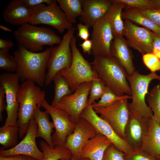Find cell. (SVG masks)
Returning <instances> with one entry per match:
<instances>
[{
  "mask_svg": "<svg viewBox=\"0 0 160 160\" xmlns=\"http://www.w3.org/2000/svg\"><path fill=\"white\" fill-rule=\"evenodd\" d=\"M50 48L41 52H33L18 45L13 52L17 63L16 73L22 82L30 80L40 87L44 85L47 65Z\"/></svg>",
  "mask_w": 160,
  "mask_h": 160,
  "instance_id": "6da1fadb",
  "label": "cell"
},
{
  "mask_svg": "<svg viewBox=\"0 0 160 160\" xmlns=\"http://www.w3.org/2000/svg\"><path fill=\"white\" fill-rule=\"evenodd\" d=\"M91 63L99 78L115 94L121 96H132L128 74L123 67L112 56L97 57Z\"/></svg>",
  "mask_w": 160,
  "mask_h": 160,
  "instance_id": "7a4b0ae2",
  "label": "cell"
},
{
  "mask_svg": "<svg viewBox=\"0 0 160 160\" xmlns=\"http://www.w3.org/2000/svg\"><path fill=\"white\" fill-rule=\"evenodd\" d=\"M45 96L44 92L31 81H25L21 84L17 95L19 105L17 124L20 138L26 134L36 108L40 107Z\"/></svg>",
  "mask_w": 160,
  "mask_h": 160,
  "instance_id": "3957f363",
  "label": "cell"
},
{
  "mask_svg": "<svg viewBox=\"0 0 160 160\" xmlns=\"http://www.w3.org/2000/svg\"><path fill=\"white\" fill-rule=\"evenodd\" d=\"M14 35L18 45L33 52L42 50L45 45L58 44L62 39L49 28L29 23L20 26L14 31Z\"/></svg>",
  "mask_w": 160,
  "mask_h": 160,
  "instance_id": "277c9868",
  "label": "cell"
},
{
  "mask_svg": "<svg viewBox=\"0 0 160 160\" xmlns=\"http://www.w3.org/2000/svg\"><path fill=\"white\" fill-rule=\"evenodd\" d=\"M76 41L73 35L70 42L72 53L71 64L69 67L60 71L68 82L72 93L84 82L101 80L93 70L91 63L84 58L77 48Z\"/></svg>",
  "mask_w": 160,
  "mask_h": 160,
  "instance_id": "5b68a950",
  "label": "cell"
},
{
  "mask_svg": "<svg viewBox=\"0 0 160 160\" xmlns=\"http://www.w3.org/2000/svg\"><path fill=\"white\" fill-rule=\"evenodd\" d=\"M127 79L132 97L131 102L128 103L129 110L135 111L143 117L149 119L153 116V113L147 104L146 96L148 93V87L151 82L155 79L160 81V75L153 72L143 75L135 70L132 74L128 75Z\"/></svg>",
  "mask_w": 160,
  "mask_h": 160,
  "instance_id": "8992f818",
  "label": "cell"
},
{
  "mask_svg": "<svg viewBox=\"0 0 160 160\" xmlns=\"http://www.w3.org/2000/svg\"><path fill=\"white\" fill-rule=\"evenodd\" d=\"M75 30V27L73 26L64 35L60 44L56 47L50 48V55L47 65L45 86L51 83L58 73L71 65L72 53L70 42Z\"/></svg>",
  "mask_w": 160,
  "mask_h": 160,
  "instance_id": "52a82bcc",
  "label": "cell"
},
{
  "mask_svg": "<svg viewBox=\"0 0 160 160\" xmlns=\"http://www.w3.org/2000/svg\"><path fill=\"white\" fill-rule=\"evenodd\" d=\"M57 0L52 5L42 4L31 8L32 15L29 23L35 25L44 24L52 26L60 33L73 27L66 15L57 4Z\"/></svg>",
  "mask_w": 160,
  "mask_h": 160,
  "instance_id": "ba28073f",
  "label": "cell"
},
{
  "mask_svg": "<svg viewBox=\"0 0 160 160\" xmlns=\"http://www.w3.org/2000/svg\"><path fill=\"white\" fill-rule=\"evenodd\" d=\"M92 81L81 84L71 95L63 97L55 107L66 112L72 121L76 124L80 118L83 110L88 106V97Z\"/></svg>",
  "mask_w": 160,
  "mask_h": 160,
  "instance_id": "9c48e42d",
  "label": "cell"
},
{
  "mask_svg": "<svg viewBox=\"0 0 160 160\" xmlns=\"http://www.w3.org/2000/svg\"><path fill=\"white\" fill-rule=\"evenodd\" d=\"M80 117L89 122L98 133L107 137L116 149L125 154L130 153L133 150V148L116 133L106 121L98 116L91 105L88 106L83 110Z\"/></svg>",
  "mask_w": 160,
  "mask_h": 160,
  "instance_id": "30bf717a",
  "label": "cell"
},
{
  "mask_svg": "<svg viewBox=\"0 0 160 160\" xmlns=\"http://www.w3.org/2000/svg\"><path fill=\"white\" fill-rule=\"evenodd\" d=\"M19 78L16 73L5 72L0 75V84L5 93L7 117L5 124L15 125L17 124L19 105L17 95L20 87Z\"/></svg>",
  "mask_w": 160,
  "mask_h": 160,
  "instance_id": "8fae6325",
  "label": "cell"
},
{
  "mask_svg": "<svg viewBox=\"0 0 160 160\" xmlns=\"http://www.w3.org/2000/svg\"><path fill=\"white\" fill-rule=\"evenodd\" d=\"M41 106L45 109L53 120L55 129L51 137L53 145L64 147L66 138L74 131L76 124L72 121L66 112L52 106L45 99Z\"/></svg>",
  "mask_w": 160,
  "mask_h": 160,
  "instance_id": "7c38bea8",
  "label": "cell"
},
{
  "mask_svg": "<svg viewBox=\"0 0 160 160\" xmlns=\"http://www.w3.org/2000/svg\"><path fill=\"white\" fill-rule=\"evenodd\" d=\"M128 100L124 99L119 100L107 108H93L96 113H99L100 117L110 124L116 133L124 140L125 128L129 116Z\"/></svg>",
  "mask_w": 160,
  "mask_h": 160,
  "instance_id": "4fadbf2b",
  "label": "cell"
},
{
  "mask_svg": "<svg viewBox=\"0 0 160 160\" xmlns=\"http://www.w3.org/2000/svg\"><path fill=\"white\" fill-rule=\"evenodd\" d=\"M123 36L129 47L142 55L152 52L154 33L149 29L138 26L131 21L124 20Z\"/></svg>",
  "mask_w": 160,
  "mask_h": 160,
  "instance_id": "5bb4252c",
  "label": "cell"
},
{
  "mask_svg": "<svg viewBox=\"0 0 160 160\" xmlns=\"http://www.w3.org/2000/svg\"><path fill=\"white\" fill-rule=\"evenodd\" d=\"M98 133L94 127L86 119L80 117L73 132L67 137L64 147L71 152L72 159H82V149L87 142Z\"/></svg>",
  "mask_w": 160,
  "mask_h": 160,
  "instance_id": "9a60e30c",
  "label": "cell"
},
{
  "mask_svg": "<svg viewBox=\"0 0 160 160\" xmlns=\"http://www.w3.org/2000/svg\"><path fill=\"white\" fill-rule=\"evenodd\" d=\"M37 127L33 117L30 120L28 131L22 140L12 148L1 149L0 156L21 155L31 156L38 160H43V153L38 148L36 141Z\"/></svg>",
  "mask_w": 160,
  "mask_h": 160,
  "instance_id": "2e32d148",
  "label": "cell"
},
{
  "mask_svg": "<svg viewBox=\"0 0 160 160\" xmlns=\"http://www.w3.org/2000/svg\"><path fill=\"white\" fill-rule=\"evenodd\" d=\"M92 27L91 52L94 57L111 56L110 48L114 37L108 23L103 17L98 20Z\"/></svg>",
  "mask_w": 160,
  "mask_h": 160,
  "instance_id": "e0dca14e",
  "label": "cell"
},
{
  "mask_svg": "<svg viewBox=\"0 0 160 160\" xmlns=\"http://www.w3.org/2000/svg\"><path fill=\"white\" fill-rule=\"evenodd\" d=\"M148 120L137 112L129 110L124 140L133 149L140 148L143 138L148 130Z\"/></svg>",
  "mask_w": 160,
  "mask_h": 160,
  "instance_id": "ac0fdd59",
  "label": "cell"
},
{
  "mask_svg": "<svg viewBox=\"0 0 160 160\" xmlns=\"http://www.w3.org/2000/svg\"><path fill=\"white\" fill-rule=\"evenodd\" d=\"M82 13L81 22L89 28L103 18L113 3L112 0H81Z\"/></svg>",
  "mask_w": 160,
  "mask_h": 160,
  "instance_id": "d6986e66",
  "label": "cell"
},
{
  "mask_svg": "<svg viewBox=\"0 0 160 160\" xmlns=\"http://www.w3.org/2000/svg\"><path fill=\"white\" fill-rule=\"evenodd\" d=\"M32 15L31 8L26 6L23 0H13L4 10L3 18L10 24L21 26L29 23Z\"/></svg>",
  "mask_w": 160,
  "mask_h": 160,
  "instance_id": "ffe728a7",
  "label": "cell"
},
{
  "mask_svg": "<svg viewBox=\"0 0 160 160\" xmlns=\"http://www.w3.org/2000/svg\"><path fill=\"white\" fill-rule=\"evenodd\" d=\"M124 36L114 37L111 46V55L123 67L128 75L135 71L133 55Z\"/></svg>",
  "mask_w": 160,
  "mask_h": 160,
  "instance_id": "44dd1931",
  "label": "cell"
},
{
  "mask_svg": "<svg viewBox=\"0 0 160 160\" xmlns=\"http://www.w3.org/2000/svg\"><path fill=\"white\" fill-rule=\"evenodd\" d=\"M148 123V130L143 138L140 148L160 160V126L152 116Z\"/></svg>",
  "mask_w": 160,
  "mask_h": 160,
  "instance_id": "7402d4cb",
  "label": "cell"
},
{
  "mask_svg": "<svg viewBox=\"0 0 160 160\" xmlns=\"http://www.w3.org/2000/svg\"><path fill=\"white\" fill-rule=\"evenodd\" d=\"M112 144L107 137L98 133L85 144L82 150L81 158H87L89 160H102L105 151Z\"/></svg>",
  "mask_w": 160,
  "mask_h": 160,
  "instance_id": "603a6c76",
  "label": "cell"
},
{
  "mask_svg": "<svg viewBox=\"0 0 160 160\" xmlns=\"http://www.w3.org/2000/svg\"><path fill=\"white\" fill-rule=\"evenodd\" d=\"M112 1V4L103 17L110 26L114 37L123 36L124 23L122 13L126 5L117 0Z\"/></svg>",
  "mask_w": 160,
  "mask_h": 160,
  "instance_id": "cb8c5ba5",
  "label": "cell"
},
{
  "mask_svg": "<svg viewBox=\"0 0 160 160\" xmlns=\"http://www.w3.org/2000/svg\"><path fill=\"white\" fill-rule=\"evenodd\" d=\"M40 108L38 106L36 108L33 114L38 125L36 137L43 138L51 147L54 148L51 138V134L54 128L53 123L50 121L47 112L41 111Z\"/></svg>",
  "mask_w": 160,
  "mask_h": 160,
  "instance_id": "d4e9b609",
  "label": "cell"
},
{
  "mask_svg": "<svg viewBox=\"0 0 160 160\" xmlns=\"http://www.w3.org/2000/svg\"><path fill=\"white\" fill-rule=\"evenodd\" d=\"M122 13V19L142 25L160 36V27L155 24L137 9L126 7Z\"/></svg>",
  "mask_w": 160,
  "mask_h": 160,
  "instance_id": "484cf974",
  "label": "cell"
},
{
  "mask_svg": "<svg viewBox=\"0 0 160 160\" xmlns=\"http://www.w3.org/2000/svg\"><path fill=\"white\" fill-rule=\"evenodd\" d=\"M39 145L43 153V160H59L64 158H72L71 152L65 147L55 146L52 148L43 140L40 142Z\"/></svg>",
  "mask_w": 160,
  "mask_h": 160,
  "instance_id": "4316f807",
  "label": "cell"
},
{
  "mask_svg": "<svg viewBox=\"0 0 160 160\" xmlns=\"http://www.w3.org/2000/svg\"><path fill=\"white\" fill-rule=\"evenodd\" d=\"M19 130V127L17 124L15 125L4 124L1 127L0 143L2 146L1 149H7L17 145Z\"/></svg>",
  "mask_w": 160,
  "mask_h": 160,
  "instance_id": "83f0119b",
  "label": "cell"
},
{
  "mask_svg": "<svg viewBox=\"0 0 160 160\" xmlns=\"http://www.w3.org/2000/svg\"><path fill=\"white\" fill-rule=\"evenodd\" d=\"M53 81L55 83V92L51 105L55 108L63 97L71 95L72 92L68 82L60 71L55 75Z\"/></svg>",
  "mask_w": 160,
  "mask_h": 160,
  "instance_id": "f1b7e54d",
  "label": "cell"
},
{
  "mask_svg": "<svg viewBox=\"0 0 160 160\" xmlns=\"http://www.w3.org/2000/svg\"><path fill=\"white\" fill-rule=\"evenodd\" d=\"M57 1L69 22L72 24L76 23V17L82 13L81 0H57Z\"/></svg>",
  "mask_w": 160,
  "mask_h": 160,
  "instance_id": "f546056e",
  "label": "cell"
},
{
  "mask_svg": "<svg viewBox=\"0 0 160 160\" xmlns=\"http://www.w3.org/2000/svg\"><path fill=\"white\" fill-rule=\"evenodd\" d=\"M146 100L152 110L153 117L160 126V82L146 95Z\"/></svg>",
  "mask_w": 160,
  "mask_h": 160,
  "instance_id": "4dcf8cb0",
  "label": "cell"
},
{
  "mask_svg": "<svg viewBox=\"0 0 160 160\" xmlns=\"http://www.w3.org/2000/svg\"><path fill=\"white\" fill-rule=\"evenodd\" d=\"M124 99H132V97L126 95L121 96H118L106 86L105 91L100 100L97 102H94L91 106L93 108H107L112 105L116 101Z\"/></svg>",
  "mask_w": 160,
  "mask_h": 160,
  "instance_id": "1f68e13d",
  "label": "cell"
},
{
  "mask_svg": "<svg viewBox=\"0 0 160 160\" xmlns=\"http://www.w3.org/2000/svg\"><path fill=\"white\" fill-rule=\"evenodd\" d=\"M9 49L0 50V69L9 73L16 72L17 63L15 57L11 55Z\"/></svg>",
  "mask_w": 160,
  "mask_h": 160,
  "instance_id": "d6a6232c",
  "label": "cell"
},
{
  "mask_svg": "<svg viewBox=\"0 0 160 160\" xmlns=\"http://www.w3.org/2000/svg\"><path fill=\"white\" fill-rule=\"evenodd\" d=\"M106 86L101 80H94L92 81L88 100V105H91L95 100L100 99L103 95Z\"/></svg>",
  "mask_w": 160,
  "mask_h": 160,
  "instance_id": "836d02e7",
  "label": "cell"
},
{
  "mask_svg": "<svg viewBox=\"0 0 160 160\" xmlns=\"http://www.w3.org/2000/svg\"><path fill=\"white\" fill-rule=\"evenodd\" d=\"M117 1L124 4L127 7L143 10L156 9L152 0H117Z\"/></svg>",
  "mask_w": 160,
  "mask_h": 160,
  "instance_id": "e575fe53",
  "label": "cell"
},
{
  "mask_svg": "<svg viewBox=\"0 0 160 160\" xmlns=\"http://www.w3.org/2000/svg\"><path fill=\"white\" fill-rule=\"evenodd\" d=\"M142 60L146 67L151 72L160 71V60L152 52L143 55Z\"/></svg>",
  "mask_w": 160,
  "mask_h": 160,
  "instance_id": "d590c367",
  "label": "cell"
},
{
  "mask_svg": "<svg viewBox=\"0 0 160 160\" xmlns=\"http://www.w3.org/2000/svg\"><path fill=\"white\" fill-rule=\"evenodd\" d=\"M125 160H159L144 151L141 148L134 149L128 154H125Z\"/></svg>",
  "mask_w": 160,
  "mask_h": 160,
  "instance_id": "8d00e7d4",
  "label": "cell"
},
{
  "mask_svg": "<svg viewBox=\"0 0 160 160\" xmlns=\"http://www.w3.org/2000/svg\"><path fill=\"white\" fill-rule=\"evenodd\" d=\"M125 154L112 144L105 151L102 160H125Z\"/></svg>",
  "mask_w": 160,
  "mask_h": 160,
  "instance_id": "74e56055",
  "label": "cell"
},
{
  "mask_svg": "<svg viewBox=\"0 0 160 160\" xmlns=\"http://www.w3.org/2000/svg\"><path fill=\"white\" fill-rule=\"evenodd\" d=\"M139 9L155 24L160 27V9Z\"/></svg>",
  "mask_w": 160,
  "mask_h": 160,
  "instance_id": "f35d334b",
  "label": "cell"
},
{
  "mask_svg": "<svg viewBox=\"0 0 160 160\" xmlns=\"http://www.w3.org/2000/svg\"><path fill=\"white\" fill-rule=\"evenodd\" d=\"M77 27L78 31V36L84 41L88 39L90 36L89 28L81 23H78L77 25Z\"/></svg>",
  "mask_w": 160,
  "mask_h": 160,
  "instance_id": "ab89813d",
  "label": "cell"
},
{
  "mask_svg": "<svg viewBox=\"0 0 160 160\" xmlns=\"http://www.w3.org/2000/svg\"><path fill=\"white\" fill-rule=\"evenodd\" d=\"M24 4L28 7L31 8L41 4H47L49 6L52 4L55 0H23Z\"/></svg>",
  "mask_w": 160,
  "mask_h": 160,
  "instance_id": "60d3db41",
  "label": "cell"
},
{
  "mask_svg": "<svg viewBox=\"0 0 160 160\" xmlns=\"http://www.w3.org/2000/svg\"><path fill=\"white\" fill-rule=\"evenodd\" d=\"M5 96V93L3 87L0 85V120L1 121L3 120V111L6 109V104L4 100Z\"/></svg>",
  "mask_w": 160,
  "mask_h": 160,
  "instance_id": "b9f144b4",
  "label": "cell"
},
{
  "mask_svg": "<svg viewBox=\"0 0 160 160\" xmlns=\"http://www.w3.org/2000/svg\"><path fill=\"white\" fill-rule=\"evenodd\" d=\"M0 160H38L31 156L18 155L6 157L0 156Z\"/></svg>",
  "mask_w": 160,
  "mask_h": 160,
  "instance_id": "7bdbcfd3",
  "label": "cell"
},
{
  "mask_svg": "<svg viewBox=\"0 0 160 160\" xmlns=\"http://www.w3.org/2000/svg\"><path fill=\"white\" fill-rule=\"evenodd\" d=\"M152 53L160 60V36L154 33Z\"/></svg>",
  "mask_w": 160,
  "mask_h": 160,
  "instance_id": "ee69618b",
  "label": "cell"
},
{
  "mask_svg": "<svg viewBox=\"0 0 160 160\" xmlns=\"http://www.w3.org/2000/svg\"><path fill=\"white\" fill-rule=\"evenodd\" d=\"M82 49L83 52L90 55L92 53V43L91 40L89 39L84 41L82 43L79 45Z\"/></svg>",
  "mask_w": 160,
  "mask_h": 160,
  "instance_id": "f6af8a7d",
  "label": "cell"
},
{
  "mask_svg": "<svg viewBox=\"0 0 160 160\" xmlns=\"http://www.w3.org/2000/svg\"><path fill=\"white\" fill-rule=\"evenodd\" d=\"M14 45L12 42L9 39H0V49H9Z\"/></svg>",
  "mask_w": 160,
  "mask_h": 160,
  "instance_id": "bcb514c9",
  "label": "cell"
},
{
  "mask_svg": "<svg viewBox=\"0 0 160 160\" xmlns=\"http://www.w3.org/2000/svg\"><path fill=\"white\" fill-rule=\"evenodd\" d=\"M152 1L156 9H160V0H152Z\"/></svg>",
  "mask_w": 160,
  "mask_h": 160,
  "instance_id": "7dc6e473",
  "label": "cell"
},
{
  "mask_svg": "<svg viewBox=\"0 0 160 160\" xmlns=\"http://www.w3.org/2000/svg\"><path fill=\"white\" fill-rule=\"evenodd\" d=\"M0 28L1 29L5 31L11 32H12V31L10 29L4 26L1 25H0Z\"/></svg>",
  "mask_w": 160,
  "mask_h": 160,
  "instance_id": "c3c4849f",
  "label": "cell"
},
{
  "mask_svg": "<svg viewBox=\"0 0 160 160\" xmlns=\"http://www.w3.org/2000/svg\"><path fill=\"white\" fill-rule=\"evenodd\" d=\"M59 160H83V159H66V158H64L62 159H60Z\"/></svg>",
  "mask_w": 160,
  "mask_h": 160,
  "instance_id": "681fc988",
  "label": "cell"
},
{
  "mask_svg": "<svg viewBox=\"0 0 160 160\" xmlns=\"http://www.w3.org/2000/svg\"><path fill=\"white\" fill-rule=\"evenodd\" d=\"M83 160H89L88 159L85 158V159H83Z\"/></svg>",
  "mask_w": 160,
  "mask_h": 160,
  "instance_id": "f907efd6",
  "label": "cell"
}]
</instances>
